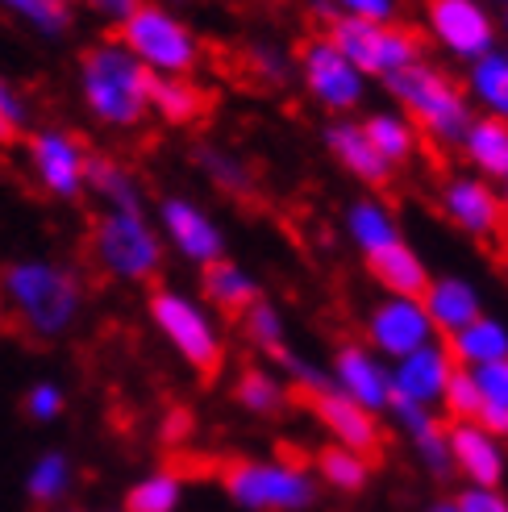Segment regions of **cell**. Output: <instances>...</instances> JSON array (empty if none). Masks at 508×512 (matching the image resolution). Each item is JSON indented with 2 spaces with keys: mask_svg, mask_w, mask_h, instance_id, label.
I'll list each match as a JSON object with an SVG mask.
<instances>
[{
  "mask_svg": "<svg viewBox=\"0 0 508 512\" xmlns=\"http://www.w3.org/2000/svg\"><path fill=\"white\" fill-rule=\"evenodd\" d=\"M88 284L80 267L50 254H21L0 263V321L34 342H59L80 325Z\"/></svg>",
  "mask_w": 508,
  "mask_h": 512,
  "instance_id": "obj_1",
  "label": "cell"
},
{
  "mask_svg": "<svg viewBox=\"0 0 508 512\" xmlns=\"http://www.w3.org/2000/svg\"><path fill=\"white\" fill-rule=\"evenodd\" d=\"M150 75L117 38H100L84 46L75 63V92H80L84 113L113 134H130L150 117Z\"/></svg>",
  "mask_w": 508,
  "mask_h": 512,
  "instance_id": "obj_2",
  "label": "cell"
},
{
  "mask_svg": "<svg viewBox=\"0 0 508 512\" xmlns=\"http://www.w3.org/2000/svg\"><path fill=\"white\" fill-rule=\"evenodd\" d=\"M384 88L396 100L392 109H400L404 117H409L421 138H434L438 146H459L463 142L475 109H471V100L463 92V80H454L446 67L421 59L413 67L396 71L392 80H384Z\"/></svg>",
  "mask_w": 508,
  "mask_h": 512,
  "instance_id": "obj_3",
  "label": "cell"
},
{
  "mask_svg": "<svg viewBox=\"0 0 508 512\" xmlns=\"http://www.w3.org/2000/svg\"><path fill=\"white\" fill-rule=\"evenodd\" d=\"M88 254L96 271L113 284H150L167 263V246L146 209L96 213L88 229Z\"/></svg>",
  "mask_w": 508,
  "mask_h": 512,
  "instance_id": "obj_4",
  "label": "cell"
},
{
  "mask_svg": "<svg viewBox=\"0 0 508 512\" xmlns=\"http://www.w3.org/2000/svg\"><path fill=\"white\" fill-rule=\"evenodd\" d=\"M155 80H192L205 59V42L192 25L163 5H134L113 34Z\"/></svg>",
  "mask_w": 508,
  "mask_h": 512,
  "instance_id": "obj_5",
  "label": "cell"
},
{
  "mask_svg": "<svg viewBox=\"0 0 508 512\" xmlns=\"http://www.w3.org/2000/svg\"><path fill=\"white\" fill-rule=\"evenodd\" d=\"M146 317L167 350L196 375H217L225 363V334L221 321L200 296L180 288H155L146 300Z\"/></svg>",
  "mask_w": 508,
  "mask_h": 512,
  "instance_id": "obj_6",
  "label": "cell"
},
{
  "mask_svg": "<svg viewBox=\"0 0 508 512\" xmlns=\"http://www.w3.org/2000/svg\"><path fill=\"white\" fill-rule=\"evenodd\" d=\"M221 488L242 512H309L321 500L313 471L296 458H234L221 467Z\"/></svg>",
  "mask_w": 508,
  "mask_h": 512,
  "instance_id": "obj_7",
  "label": "cell"
},
{
  "mask_svg": "<svg viewBox=\"0 0 508 512\" xmlns=\"http://www.w3.org/2000/svg\"><path fill=\"white\" fill-rule=\"evenodd\" d=\"M325 38L342 50V59L363 75V80H392L396 71L413 67L425 59V38L421 30L404 21H392V25H371V21H359V17H346L342 5L338 13L325 21Z\"/></svg>",
  "mask_w": 508,
  "mask_h": 512,
  "instance_id": "obj_8",
  "label": "cell"
},
{
  "mask_svg": "<svg viewBox=\"0 0 508 512\" xmlns=\"http://www.w3.org/2000/svg\"><path fill=\"white\" fill-rule=\"evenodd\" d=\"M21 163L30 184L50 200H80L88 188V142L67 125H34L21 138Z\"/></svg>",
  "mask_w": 508,
  "mask_h": 512,
  "instance_id": "obj_9",
  "label": "cell"
},
{
  "mask_svg": "<svg viewBox=\"0 0 508 512\" xmlns=\"http://www.w3.org/2000/svg\"><path fill=\"white\" fill-rule=\"evenodd\" d=\"M296 80L304 84V92H309L313 105H321L325 113H334V117L359 113L363 100H367V80L342 59V50L325 34H313V38L300 42V50H296Z\"/></svg>",
  "mask_w": 508,
  "mask_h": 512,
  "instance_id": "obj_10",
  "label": "cell"
},
{
  "mask_svg": "<svg viewBox=\"0 0 508 512\" xmlns=\"http://www.w3.org/2000/svg\"><path fill=\"white\" fill-rule=\"evenodd\" d=\"M421 38L434 42L442 55L471 67L475 59H484L488 50L500 46V25L496 13L479 0H429Z\"/></svg>",
  "mask_w": 508,
  "mask_h": 512,
  "instance_id": "obj_11",
  "label": "cell"
},
{
  "mask_svg": "<svg viewBox=\"0 0 508 512\" xmlns=\"http://www.w3.org/2000/svg\"><path fill=\"white\" fill-rule=\"evenodd\" d=\"M155 213H159L155 229H159L163 246L180 254L184 263L205 271V267L225 259V229L200 200H192L184 192H171V196L159 200Z\"/></svg>",
  "mask_w": 508,
  "mask_h": 512,
  "instance_id": "obj_12",
  "label": "cell"
},
{
  "mask_svg": "<svg viewBox=\"0 0 508 512\" xmlns=\"http://www.w3.org/2000/svg\"><path fill=\"white\" fill-rule=\"evenodd\" d=\"M438 204L446 221L459 229V234L484 242V246H500L508 238V221L500 209V192L488 179H479L471 171L463 175H446L442 188H438Z\"/></svg>",
  "mask_w": 508,
  "mask_h": 512,
  "instance_id": "obj_13",
  "label": "cell"
},
{
  "mask_svg": "<svg viewBox=\"0 0 508 512\" xmlns=\"http://www.w3.org/2000/svg\"><path fill=\"white\" fill-rule=\"evenodd\" d=\"M429 342H438V334H434V325H429L421 300L379 296V300L371 304L363 346H367L375 358H384L388 367L400 363V358L417 354V350L429 346Z\"/></svg>",
  "mask_w": 508,
  "mask_h": 512,
  "instance_id": "obj_14",
  "label": "cell"
},
{
  "mask_svg": "<svg viewBox=\"0 0 508 512\" xmlns=\"http://www.w3.org/2000/svg\"><path fill=\"white\" fill-rule=\"evenodd\" d=\"M329 371V388H334L342 400L359 404L363 413L384 417L388 400H392V367L384 358H375L363 342H342Z\"/></svg>",
  "mask_w": 508,
  "mask_h": 512,
  "instance_id": "obj_15",
  "label": "cell"
},
{
  "mask_svg": "<svg viewBox=\"0 0 508 512\" xmlns=\"http://www.w3.org/2000/svg\"><path fill=\"white\" fill-rule=\"evenodd\" d=\"M450 475L463 479V488H504L508 479V446L496 442L479 425H450Z\"/></svg>",
  "mask_w": 508,
  "mask_h": 512,
  "instance_id": "obj_16",
  "label": "cell"
},
{
  "mask_svg": "<svg viewBox=\"0 0 508 512\" xmlns=\"http://www.w3.org/2000/svg\"><path fill=\"white\" fill-rule=\"evenodd\" d=\"M454 371H459V367H454L446 342L442 338L429 342L417 354L392 363V400L417 404V408H434V413H438V404L446 396V383H450Z\"/></svg>",
  "mask_w": 508,
  "mask_h": 512,
  "instance_id": "obj_17",
  "label": "cell"
},
{
  "mask_svg": "<svg viewBox=\"0 0 508 512\" xmlns=\"http://www.w3.org/2000/svg\"><path fill=\"white\" fill-rule=\"evenodd\" d=\"M392 425L400 429V438L409 442L413 458L425 467V475L434 479H450V442H446V421L434 413V408H417V404H404V400H388V413Z\"/></svg>",
  "mask_w": 508,
  "mask_h": 512,
  "instance_id": "obj_18",
  "label": "cell"
},
{
  "mask_svg": "<svg viewBox=\"0 0 508 512\" xmlns=\"http://www.w3.org/2000/svg\"><path fill=\"white\" fill-rule=\"evenodd\" d=\"M421 309H425L429 325H434V334L446 342L484 313V296H479V288L467 275L446 271V275H429V284L421 292Z\"/></svg>",
  "mask_w": 508,
  "mask_h": 512,
  "instance_id": "obj_19",
  "label": "cell"
},
{
  "mask_svg": "<svg viewBox=\"0 0 508 512\" xmlns=\"http://www.w3.org/2000/svg\"><path fill=\"white\" fill-rule=\"evenodd\" d=\"M313 417L329 433V446L354 450V454H363V458H375L379 446H384V429H379V417L363 413L359 404L342 400L338 392L313 396Z\"/></svg>",
  "mask_w": 508,
  "mask_h": 512,
  "instance_id": "obj_20",
  "label": "cell"
},
{
  "mask_svg": "<svg viewBox=\"0 0 508 512\" xmlns=\"http://www.w3.org/2000/svg\"><path fill=\"white\" fill-rule=\"evenodd\" d=\"M325 150L334 155V163L350 179H359V184H367V188H384V184H392V175H396L371 150V142L363 138V130H359V121L354 117H334L325 125Z\"/></svg>",
  "mask_w": 508,
  "mask_h": 512,
  "instance_id": "obj_21",
  "label": "cell"
},
{
  "mask_svg": "<svg viewBox=\"0 0 508 512\" xmlns=\"http://www.w3.org/2000/svg\"><path fill=\"white\" fill-rule=\"evenodd\" d=\"M459 155L467 159L471 175L488 179V184H504L508 179V121L475 113L459 142Z\"/></svg>",
  "mask_w": 508,
  "mask_h": 512,
  "instance_id": "obj_22",
  "label": "cell"
},
{
  "mask_svg": "<svg viewBox=\"0 0 508 512\" xmlns=\"http://www.w3.org/2000/svg\"><path fill=\"white\" fill-rule=\"evenodd\" d=\"M192 163L221 196H230V200H254L259 196V171H254V163L246 155H238V150H230V146L200 142L192 150Z\"/></svg>",
  "mask_w": 508,
  "mask_h": 512,
  "instance_id": "obj_23",
  "label": "cell"
},
{
  "mask_svg": "<svg viewBox=\"0 0 508 512\" xmlns=\"http://www.w3.org/2000/svg\"><path fill=\"white\" fill-rule=\"evenodd\" d=\"M84 196H92L100 204V213H125V209H146V192L142 179L125 167L117 155H96L88 163V188Z\"/></svg>",
  "mask_w": 508,
  "mask_h": 512,
  "instance_id": "obj_24",
  "label": "cell"
},
{
  "mask_svg": "<svg viewBox=\"0 0 508 512\" xmlns=\"http://www.w3.org/2000/svg\"><path fill=\"white\" fill-rule=\"evenodd\" d=\"M200 300L217 313L242 317L254 300H263V288H259V279H254V271H246L242 263H234L230 254H225L221 263L200 271Z\"/></svg>",
  "mask_w": 508,
  "mask_h": 512,
  "instance_id": "obj_25",
  "label": "cell"
},
{
  "mask_svg": "<svg viewBox=\"0 0 508 512\" xmlns=\"http://www.w3.org/2000/svg\"><path fill=\"white\" fill-rule=\"evenodd\" d=\"M446 350L454 358V367H463V371L508 363V325L500 317H492V313H479L454 338H446Z\"/></svg>",
  "mask_w": 508,
  "mask_h": 512,
  "instance_id": "obj_26",
  "label": "cell"
},
{
  "mask_svg": "<svg viewBox=\"0 0 508 512\" xmlns=\"http://www.w3.org/2000/svg\"><path fill=\"white\" fill-rule=\"evenodd\" d=\"M367 271L379 288H384V296H400V300H421L425 284H429V271L425 259L409 246V242H396L388 250H379L375 259H367Z\"/></svg>",
  "mask_w": 508,
  "mask_h": 512,
  "instance_id": "obj_27",
  "label": "cell"
},
{
  "mask_svg": "<svg viewBox=\"0 0 508 512\" xmlns=\"http://www.w3.org/2000/svg\"><path fill=\"white\" fill-rule=\"evenodd\" d=\"M346 238L367 263V259H375L379 250L396 246L404 234H400V225H396V217H392V209L384 200L379 196H359V200L346 204Z\"/></svg>",
  "mask_w": 508,
  "mask_h": 512,
  "instance_id": "obj_28",
  "label": "cell"
},
{
  "mask_svg": "<svg viewBox=\"0 0 508 512\" xmlns=\"http://www.w3.org/2000/svg\"><path fill=\"white\" fill-rule=\"evenodd\" d=\"M363 138L371 142V150L384 159L392 171L413 163L421 155V134L413 130V121L404 117L400 109H371L363 121H359Z\"/></svg>",
  "mask_w": 508,
  "mask_h": 512,
  "instance_id": "obj_29",
  "label": "cell"
},
{
  "mask_svg": "<svg viewBox=\"0 0 508 512\" xmlns=\"http://www.w3.org/2000/svg\"><path fill=\"white\" fill-rule=\"evenodd\" d=\"M75 483H80L75 458L67 450H42L30 463V471H25V496L38 508H67V500L75 496Z\"/></svg>",
  "mask_w": 508,
  "mask_h": 512,
  "instance_id": "obj_30",
  "label": "cell"
},
{
  "mask_svg": "<svg viewBox=\"0 0 508 512\" xmlns=\"http://www.w3.org/2000/svg\"><path fill=\"white\" fill-rule=\"evenodd\" d=\"M463 92H467V100H471L475 113L508 121V46L488 50L484 59H475V63L467 67Z\"/></svg>",
  "mask_w": 508,
  "mask_h": 512,
  "instance_id": "obj_31",
  "label": "cell"
},
{
  "mask_svg": "<svg viewBox=\"0 0 508 512\" xmlns=\"http://www.w3.org/2000/svg\"><path fill=\"white\" fill-rule=\"evenodd\" d=\"M313 479L317 488L325 492H338V496H363L371 488V471L375 463L354 450H342V446H321L313 454Z\"/></svg>",
  "mask_w": 508,
  "mask_h": 512,
  "instance_id": "obj_32",
  "label": "cell"
},
{
  "mask_svg": "<svg viewBox=\"0 0 508 512\" xmlns=\"http://www.w3.org/2000/svg\"><path fill=\"white\" fill-rule=\"evenodd\" d=\"M188 496V483L175 467H150L125 488L121 512H180Z\"/></svg>",
  "mask_w": 508,
  "mask_h": 512,
  "instance_id": "obj_33",
  "label": "cell"
},
{
  "mask_svg": "<svg viewBox=\"0 0 508 512\" xmlns=\"http://www.w3.org/2000/svg\"><path fill=\"white\" fill-rule=\"evenodd\" d=\"M209 109V96L196 80H155L150 84V117H159L163 125H196Z\"/></svg>",
  "mask_w": 508,
  "mask_h": 512,
  "instance_id": "obj_34",
  "label": "cell"
},
{
  "mask_svg": "<svg viewBox=\"0 0 508 512\" xmlns=\"http://www.w3.org/2000/svg\"><path fill=\"white\" fill-rule=\"evenodd\" d=\"M0 9L42 42H59L75 30V9L67 0H5Z\"/></svg>",
  "mask_w": 508,
  "mask_h": 512,
  "instance_id": "obj_35",
  "label": "cell"
},
{
  "mask_svg": "<svg viewBox=\"0 0 508 512\" xmlns=\"http://www.w3.org/2000/svg\"><path fill=\"white\" fill-rule=\"evenodd\" d=\"M234 400L246 408L250 417H275V413L288 408L292 388L271 367H242V375L234 383Z\"/></svg>",
  "mask_w": 508,
  "mask_h": 512,
  "instance_id": "obj_36",
  "label": "cell"
},
{
  "mask_svg": "<svg viewBox=\"0 0 508 512\" xmlns=\"http://www.w3.org/2000/svg\"><path fill=\"white\" fill-rule=\"evenodd\" d=\"M246 71H250L254 84L284 88L296 80V50H288L275 38H250L246 42Z\"/></svg>",
  "mask_w": 508,
  "mask_h": 512,
  "instance_id": "obj_37",
  "label": "cell"
},
{
  "mask_svg": "<svg viewBox=\"0 0 508 512\" xmlns=\"http://www.w3.org/2000/svg\"><path fill=\"white\" fill-rule=\"evenodd\" d=\"M34 130V100L9 71H0V146H13Z\"/></svg>",
  "mask_w": 508,
  "mask_h": 512,
  "instance_id": "obj_38",
  "label": "cell"
},
{
  "mask_svg": "<svg viewBox=\"0 0 508 512\" xmlns=\"http://www.w3.org/2000/svg\"><path fill=\"white\" fill-rule=\"evenodd\" d=\"M242 334L254 350H263V354H279L288 346V325H284V313L275 309L271 300H254L250 309L242 313Z\"/></svg>",
  "mask_w": 508,
  "mask_h": 512,
  "instance_id": "obj_39",
  "label": "cell"
},
{
  "mask_svg": "<svg viewBox=\"0 0 508 512\" xmlns=\"http://www.w3.org/2000/svg\"><path fill=\"white\" fill-rule=\"evenodd\" d=\"M275 363H279V379H284L288 383V388H300L304 396H325V392H334V388H329V371L321 367V363H313V358H304V354H296L292 346H284V350H279L275 354Z\"/></svg>",
  "mask_w": 508,
  "mask_h": 512,
  "instance_id": "obj_40",
  "label": "cell"
},
{
  "mask_svg": "<svg viewBox=\"0 0 508 512\" xmlns=\"http://www.w3.org/2000/svg\"><path fill=\"white\" fill-rule=\"evenodd\" d=\"M438 417H442L446 425H475V417H479V392H475L471 371L459 367V371L450 375L446 396H442V404H438Z\"/></svg>",
  "mask_w": 508,
  "mask_h": 512,
  "instance_id": "obj_41",
  "label": "cell"
},
{
  "mask_svg": "<svg viewBox=\"0 0 508 512\" xmlns=\"http://www.w3.org/2000/svg\"><path fill=\"white\" fill-rule=\"evenodd\" d=\"M21 408H25V417H30L34 425H55V421H63V413H67V392H63V383H55V379H34L30 388H25V396H21Z\"/></svg>",
  "mask_w": 508,
  "mask_h": 512,
  "instance_id": "obj_42",
  "label": "cell"
},
{
  "mask_svg": "<svg viewBox=\"0 0 508 512\" xmlns=\"http://www.w3.org/2000/svg\"><path fill=\"white\" fill-rule=\"evenodd\" d=\"M454 504H459V512H508V492L504 488H459Z\"/></svg>",
  "mask_w": 508,
  "mask_h": 512,
  "instance_id": "obj_43",
  "label": "cell"
},
{
  "mask_svg": "<svg viewBox=\"0 0 508 512\" xmlns=\"http://www.w3.org/2000/svg\"><path fill=\"white\" fill-rule=\"evenodd\" d=\"M342 13L346 17H359V21H371V25L400 21V5H396V0H346Z\"/></svg>",
  "mask_w": 508,
  "mask_h": 512,
  "instance_id": "obj_44",
  "label": "cell"
},
{
  "mask_svg": "<svg viewBox=\"0 0 508 512\" xmlns=\"http://www.w3.org/2000/svg\"><path fill=\"white\" fill-rule=\"evenodd\" d=\"M188 433H192V417L184 413V408L167 413V421H163V438H167V442H184Z\"/></svg>",
  "mask_w": 508,
  "mask_h": 512,
  "instance_id": "obj_45",
  "label": "cell"
},
{
  "mask_svg": "<svg viewBox=\"0 0 508 512\" xmlns=\"http://www.w3.org/2000/svg\"><path fill=\"white\" fill-rule=\"evenodd\" d=\"M134 5H138V0H96V5H92V9H96L100 17H105V21L121 25L125 17H130V13H134Z\"/></svg>",
  "mask_w": 508,
  "mask_h": 512,
  "instance_id": "obj_46",
  "label": "cell"
},
{
  "mask_svg": "<svg viewBox=\"0 0 508 512\" xmlns=\"http://www.w3.org/2000/svg\"><path fill=\"white\" fill-rule=\"evenodd\" d=\"M421 512H459V504H454V496H442V500H434V504H425Z\"/></svg>",
  "mask_w": 508,
  "mask_h": 512,
  "instance_id": "obj_47",
  "label": "cell"
},
{
  "mask_svg": "<svg viewBox=\"0 0 508 512\" xmlns=\"http://www.w3.org/2000/svg\"><path fill=\"white\" fill-rule=\"evenodd\" d=\"M59 512H121V508H96V504H67Z\"/></svg>",
  "mask_w": 508,
  "mask_h": 512,
  "instance_id": "obj_48",
  "label": "cell"
},
{
  "mask_svg": "<svg viewBox=\"0 0 508 512\" xmlns=\"http://www.w3.org/2000/svg\"><path fill=\"white\" fill-rule=\"evenodd\" d=\"M496 192H500V209H504V221H508V179H504V184H496Z\"/></svg>",
  "mask_w": 508,
  "mask_h": 512,
  "instance_id": "obj_49",
  "label": "cell"
},
{
  "mask_svg": "<svg viewBox=\"0 0 508 512\" xmlns=\"http://www.w3.org/2000/svg\"><path fill=\"white\" fill-rule=\"evenodd\" d=\"M496 25H500V34H508V5L500 9V21H496Z\"/></svg>",
  "mask_w": 508,
  "mask_h": 512,
  "instance_id": "obj_50",
  "label": "cell"
}]
</instances>
